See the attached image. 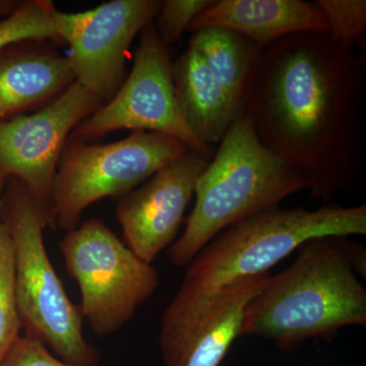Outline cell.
I'll use <instances>...</instances> for the list:
<instances>
[{
	"instance_id": "2",
	"label": "cell",
	"mask_w": 366,
	"mask_h": 366,
	"mask_svg": "<svg viewBox=\"0 0 366 366\" xmlns=\"http://www.w3.org/2000/svg\"><path fill=\"white\" fill-rule=\"evenodd\" d=\"M290 267L269 276L245 310L242 336L293 350L312 338L332 341L342 327L366 325L365 250L347 236L303 243Z\"/></svg>"
},
{
	"instance_id": "6",
	"label": "cell",
	"mask_w": 366,
	"mask_h": 366,
	"mask_svg": "<svg viewBox=\"0 0 366 366\" xmlns=\"http://www.w3.org/2000/svg\"><path fill=\"white\" fill-rule=\"evenodd\" d=\"M189 150L174 137L152 132L106 144L69 139L53 185L49 228H76L89 206L124 196Z\"/></svg>"
},
{
	"instance_id": "22",
	"label": "cell",
	"mask_w": 366,
	"mask_h": 366,
	"mask_svg": "<svg viewBox=\"0 0 366 366\" xmlns=\"http://www.w3.org/2000/svg\"><path fill=\"white\" fill-rule=\"evenodd\" d=\"M21 1H7V0H0V16L4 14L13 13L20 4Z\"/></svg>"
},
{
	"instance_id": "14",
	"label": "cell",
	"mask_w": 366,
	"mask_h": 366,
	"mask_svg": "<svg viewBox=\"0 0 366 366\" xmlns=\"http://www.w3.org/2000/svg\"><path fill=\"white\" fill-rule=\"evenodd\" d=\"M43 42L26 41L0 52V122L44 107L76 81L67 57Z\"/></svg>"
},
{
	"instance_id": "8",
	"label": "cell",
	"mask_w": 366,
	"mask_h": 366,
	"mask_svg": "<svg viewBox=\"0 0 366 366\" xmlns=\"http://www.w3.org/2000/svg\"><path fill=\"white\" fill-rule=\"evenodd\" d=\"M119 129L158 132L174 137L203 157L212 159L215 154L184 122L175 96L169 53L152 23L143 30L131 74L108 102L74 127L69 139L88 143Z\"/></svg>"
},
{
	"instance_id": "4",
	"label": "cell",
	"mask_w": 366,
	"mask_h": 366,
	"mask_svg": "<svg viewBox=\"0 0 366 366\" xmlns=\"http://www.w3.org/2000/svg\"><path fill=\"white\" fill-rule=\"evenodd\" d=\"M366 234V206L327 204L315 211L272 208L225 229L189 262L183 282L213 292L269 269L303 243L326 236Z\"/></svg>"
},
{
	"instance_id": "7",
	"label": "cell",
	"mask_w": 366,
	"mask_h": 366,
	"mask_svg": "<svg viewBox=\"0 0 366 366\" xmlns=\"http://www.w3.org/2000/svg\"><path fill=\"white\" fill-rule=\"evenodd\" d=\"M59 249L78 283L83 319L98 336L119 331L158 287L157 269L97 218L67 231Z\"/></svg>"
},
{
	"instance_id": "15",
	"label": "cell",
	"mask_w": 366,
	"mask_h": 366,
	"mask_svg": "<svg viewBox=\"0 0 366 366\" xmlns=\"http://www.w3.org/2000/svg\"><path fill=\"white\" fill-rule=\"evenodd\" d=\"M172 76L178 106L190 132L207 146L220 143L242 107L189 46L172 64Z\"/></svg>"
},
{
	"instance_id": "9",
	"label": "cell",
	"mask_w": 366,
	"mask_h": 366,
	"mask_svg": "<svg viewBox=\"0 0 366 366\" xmlns=\"http://www.w3.org/2000/svg\"><path fill=\"white\" fill-rule=\"evenodd\" d=\"M269 274L247 277L213 292L182 281L161 320L164 366H219L242 336L245 310L266 287Z\"/></svg>"
},
{
	"instance_id": "3",
	"label": "cell",
	"mask_w": 366,
	"mask_h": 366,
	"mask_svg": "<svg viewBox=\"0 0 366 366\" xmlns=\"http://www.w3.org/2000/svg\"><path fill=\"white\" fill-rule=\"evenodd\" d=\"M197 180L196 204L169 259L182 268L233 224L276 208L286 197L310 189L303 171L274 155L257 139L244 108L220 142Z\"/></svg>"
},
{
	"instance_id": "18",
	"label": "cell",
	"mask_w": 366,
	"mask_h": 366,
	"mask_svg": "<svg viewBox=\"0 0 366 366\" xmlns=\"http://www.w3.org/2000/svg\"><path fill=\"white\" fill-rule=\"evenodd\" d=\"M21 326L16 295V262L11 236L0 223V366L20 339Z\"/></svg>"
},
{
	"instance_id": "10",
	"label": "cell",
	"mask_w": 366,
	"mask_h": 366,
	"mask_svg": "<svg viewBox=\"0 0 366 366\" xmlns=\"http://www.w3.org/2000/svg\"><path fill=\"white\" fill-rule=\"evenodd\" d=\"M103 104L74 81L39 112L0 122V175L25 185L44 212L48 227L62 151L74 127Z\"/></svg>"
},
{
	"instance_id": "21",
	"label": "cell",
	"mask_w": 366,
	"mask_h": 366,
	"mask_svg": "<svg viewBox=\"0 0 366 366\" xmlns=\"http://www.w3.org/2000/svg\"><path fill=\"white\" fill-rule=\"evenodd\" d=\"M1 366H72L48 351L47 347L31 335L25 334L14 344Z\"/></svg>"
},
{
	"instance_id": "23",
	"label": "cell",
	"mask_w": 366,
	"mask_h": 366,
	"mask_svg": "<svg viewBox=\"0 0 366 366\" xmlns=\"http://www.w3.org/2000/svg\"><path fill=\"white\" fill-rule=\"evenodd\" d=\"M4 178L0 175V214H1V208H2V190H4ZM1 223V222H0Z\"/></svg>"
},
{
	"instance_id": "12",
	"label": "cell",
	"mask_w": 366,
	"mask_h": 366,
	"mask_svg": "<svg viewBox=\"0 0 366 366\" xmlns=\"http://www.w3.org/2000/svg\"><path fill=\"white\" fill-rule=\"evenodd\" d=\"M209 160L189 150L142 187L118 197L115 215L124 243L139 259L152 264L174 242L197 180Z\"/></svg>"
},
{
	"instance_id": "20",
	"label": "cell",
	"mask_w": 366,
	"mask_h": 366,
	"mask_svg": "<svg viewBox=\"0 0 366 366\" xmlns=\"http://www.w3.org/2000/svg\"><path fill=\"white\" fill-rule=\"evenodd\" d=\"M214 4V0H167L162 1L157 23L154 24L166 47L174 44L194 19Z\"/></svg>"
},
{
	"instance_id": "16",
	"label": "cell",
	"mask_w": 366,
	"mask_h": 366,
	"mask_svg": "<svg viewBox=\"0 0 366 366\" xmlns=\"http://www.w3.org/2000/svg\"><path fill=\"white\" fill-rule=\"evenodd\" d=\"M189 47L201 54L217 81L243 107L264 50L240 34L218 28L194 31Z\"/></svg>"
},
{
	"instance_id": "11",
	"label": "cell",
	"mask_w": 366,
	"mask_h": 366,
	"mask_svg": "<svg viewBox=\"0 0 366 366\" xmlns=\"http://www.w3.org/2000/svg\"><path fill=\"white\" fill-rule=\"evenodd\" d=\"M161 6L157 0H113L81 13L57 11L76 81L103 103L110 100L124 84L129 46Z\"/></svg>"
},
{
	"instance_id": "19",
	"label": "cell",
	"mask_w": 366,
	"mask_h": 366,
	"mask_svg": "<svg viewBox=\"0 0 366 366\" xmlns=\"http://www.w3.org/2000/svg\"><path fill=\"white\" fill-rule=\"evenodd\" d=\"M315 4L324 14L330 40L352 50L366 31L365 0H317Z\"/></svg>"
},
{
	"instance_id": "5",
	"label": "cell",
	"mask_w": 366,
	"mask_h": 366,
	"mask_svg": "<svg viewBox=\"0 0 366 366\" xmlns=\"http://www.w3.org/2000/svg\"><path fill=\"white\" fill-rule=\"evenodd\" d=\"M4 208V225L14 249L16 303L26 334L50 347L67 365L98 366V350L84 336L81 310L69 300L48 257L44 212L14 178Z\"/></svg>"
},
{
	"instance_id": "17",
	"label": "cell",
	"mask_w": 366,
	"mask_h": 366,
	"mask_svg": "<svg viewBox=\"0 0 366 366\" xmlns=\"http://www.w3.org/2000/svg\"><path fill=\"white\" fill-rule=\"evenodd\" d=\"M57 11L50 0L23 1L0 21V52L26 41H60Z\"/></svg>"
},
{
	"instance_id": "13",
	"label": "cell",
	"mask_w": 366,
	"mask_h": 366,
	"mask_svg": "<svg viewBox=\"0 0 366 366\" xmlns=\"http://www.w3.org/2000/svg\"><path fill=\"white\" fill-rule=\"evenodd\" d=\"M196 31L218 28L233 31L252 41L261 49L277 41L302 33H327V23L319 7L302 0H221L194 19Z\"/></svg>"
},
{
	"instance_id": "1",
	"label": "cell",
	"mask_w": 366,
	"mask_h": 366,
	"mask_svg": "<svg viewBox=\"0 0 366 366\" xmlns=\"http://www.w3.org/2000/svg\"><path fill=\"white\" fill-rule=\"evenodd\" d=\"M261 143L310 178L329 204L351 187L360 158L362 76L352 50L327 33L288 36L262 51L243 105Z\"/></svg>"
}]
</instances>
